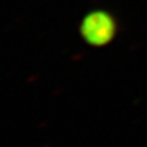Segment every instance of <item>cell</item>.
Wrapping results in <instances>:
<instances>
[{"mask_svg": "<svg viewBox=\"0 0 147 147\" xmlns=\"http://www.w3.org/2000/svg\"><path fill=\"white\" fill-rule=\"evenodd\" d=\"M115 22L105 12H93L87 16L81 26V33L92 45L107 44L115 34Z\"/></svg>", "mask_w": 147, "mask_h": 147, "instance_id": "1", "label": "cell"}]
</instances>
